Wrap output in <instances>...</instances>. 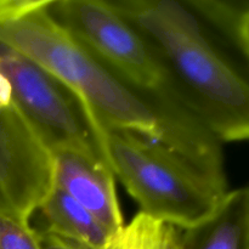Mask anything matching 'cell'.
<instances>
[{
    "instance_id": "6da1fadb",
    "label": "cell",
    "mask_w": 249,
    "mask_h": 249,
    "mask_svg": "<svg viewBox=\"0 0 249 249\" xmlns=\"http://www.w3.org/2000/svg\"><path fill=\"white\" fill-rule=\"evenodd\" d=\"M219 141L249 140V2L108 0Z\"/></svg>"
},
{
    "instance_id": "7a4b0ae2",
    "label": "cell",
    "mask_w": 249,
    "mask_h": 249,
    "mask_svg": "<svg viewBox=\"0 0 249 249\" xmlns=\"http://www.w3.org/2000/svg\"><path fill=\"white\" fill-rule=\"evenodd\" d=\"M0 41L62 82L95 119L163 142L168 97L141 94L119 80L53 18L48 0H0Z\"/></svg>"
},
{
    "instance_id": "3957f363",
    "label": "cell",
    "mask_w": 249,
    "mask_h": 249,
    "mask_svg": "<svg viewBox=\"0 0 249 249\" xmlns=\"http://www.w3.org/2000/svg\"><path fill=\"white\" fill-rule=\"evenodd\" d=\"M88 116L104 160L141 213L187 229L211 215L228 192V186L209 179L160 143Z\"/></svg>"
},
{
    "instance_id": "277c9868",
    "label": "cell",
    "mask_w": 249,
    "mask_h": 249,
    "mask_svg": "<svg viewBox=\"0 0 249 249\" xmlns=\"http://www.w3.org/2000/svg\"><path fill=\"white\" fill-rule=\"evenodd\" d=\"M48 11L128 87L145 95H175L150 46L108 0H48Z\"/></svg>"
},
{
    "instance_id": "5b68a950",
    "label": "cell",
    "mask_w": 249,
    "mask_h": 249,
    "mask_svg": "<svg viewBox=\"0 0 249 249\" xmlns=\"http://www.w3.org/2000/svg\"><path fill=\"white\" fill-rule=\"evenodd\" d=\"M0 72L14 101L51 152L75 151L104 160L84 105L62 82L0 41Z\"/></svg>"
},
{
    "instance_id": "8992f818",
    "label": "cell",
    "mask_w": 249,
    "mask_h": 249,
    "mask_svg": "<svg viewBox=\"0 0 249 249\" xmlns=\"http://www.w3.org/2000/svg\"><path fill=\"white\" fill-rule=\"evenodd\" d=\"M53 187V155L17 106L0 111V214L29 225Z\"/></svg>"
},
{
    "instance_id": "52a82bcc",
    "label": "cell",
    "mask_w": 249,
    "mask_h": 249,
    "mask_svg": "<svg viewBox=\"0 0 249 249\" xmlns=\"http://www.w3.org/2000/svg\"><path fill=\"white\" fill-rule=\"evenodd\" d=\"M53 186L84 207L112 232L123 221L114 174L102 158L75 151L53 152Z\"/></svg>"
},
{
    "instance_id": "ba28073f",
    "label": "cell",
    "mask_w": 249,
    "mask_h": 249,
    "mask_svg": "<svg viewBox=\"0 0 249 249\" xmlns=\"http://www.w3.org/2000/svg\"><path fill=\"white\" fill-rule=\"evenodd\" d=\"M181 249H249V186L228 191L201 223L179 229Z\"/></svg>"
},
{
    "instance_id": "9c48e42d",
    "label": "cell",
    "mask_w": 249,
    "mask_h": 249,
    "mask_svg": "<svg viewBox=\"0 0 249 249\" xmlns=\"http://www.w3.org/2000/svg\"><path fill=\"white\" fill-rule=\"evenodd\" d=\"M36 213L40 232L53 235L84 249H106L116 235L62 190L53 187ZM34 213V214H36Z\"/></svg>"
},
{
    "instance_id": "30bf717a",
    "label": "cell",
    "mask_w": 249,
    "mask_h": 249,
    "mask_svg": "<svg viewBox=\"0 0 249 249\" xmlns=\"http://www.w3.org/2000/svg\"><path fill=\"white\" fill-rule=\"evenodd\" d=\"M106 249H181L179 229L140 212L113 236Z\"/></svg>"
},
{
    "instance_id": "8fae6325",
    "label": "cell",
    "mask_w": 249,
    "mask_h": 249,
    "mask_svg": "<svg viewBox=\"0 0 249 249\" xmlns=\"http://www.w3.org/2000/svg\"><path fill=\"white\" fill-rule=\"evenodd\" d=\"M0 249H40L34 229L0 214Z\"/></svg>"
},
{
    "instance_id": "7c38bea8",
    "label": "cell",
    "mask_w": 249,
    "mask_h": 249,
    "mask_svg": "<svg viewBox=\"0 0 249 249\" xmlns=\"http://www.w3.org/2000/svg\"><path fill=\"white\" fill-rule=\"evenodd\" d=\"M36 232L38 236L40 249H84L53 235H49V233L40 232V231L36 230Z\"/></svg>"
},
{
    "instance_id": "4fadbf2b",
    "label": "cell",
    "mask_w": 249,
    "mask_h": 249,
    "mask_svg": "<svg viewBox=\"0 0 249 249\" xmlns=\"http://www.w3.org/2000/svg\"><path fill=\"white\" fill-rule=\"evenodd\" d=\"M14 106V90L9 79L0 72V111L9 109Z\"/></svg>"
},
{
    "instance_id": "5bb4252c",
    "label": "cell",
    "mask_w": 249,
    "mask_h": 249,
    "mask_svg": "<svg viewBox=\"0 0 249 249\" xmlns=\"http://www.w3.org/2000/svg\"><path fill=\"white\" fill-rule=\"evenodd\" d=\"M248 21H249V6H248Z\"/></svg>"
},
{
    "instance_id": "9a60e30c",
    "label": "cell",
    "mask_w": 249,
    "mask_h": 249,
    "mask_svg": "<svg viewBox=\"0 0 249 249\" xmlns=\"http://www.w3.org/2000/svg\"><path fill=\"white\" fill-rule=\"evenodd\" d=\"M248 22H249V21H248Z\"/></svg>"
}]
</instances>
